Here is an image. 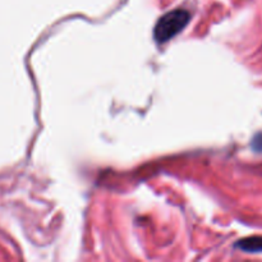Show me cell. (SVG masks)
<instances>
[{
  "mask_svg": "<svg viewBox=\"0 0 262 262\" xmlns=\"http://www.w3.org/2000/svg\"><path fill=\"white\" fill-rule=\"evenodd\" d=\"M191 20V13L186 9H174L164 14L158 20L154 30V37L158 42H166L176 37Z\"/></svg>",
  "mask_w": 262,
  "mask_h": 262,
  "instance_id": "1",
  "label": "cell"
},
{
  "mask_svg": "<svg viewBox=\"0 0 262 262\" xmlns=\"http://www.w3.org/2000/svg\"><path fill=\"white\" fill-rule=\"evenodd\" d=\"M237 247L245 252L258 253L262 252V235H255V237L245 238L237 243Z\"/></svg>",
  "mask_w": 262,
  "mask_h": 262,
  "instance_id": "2",
  "label": "cell"
},
{
  "mask_svg": "<svg viewBox=\"0 0 262 262\" xmlns=\"http://www.w3.org/2000/svg\"><path fill=\"white\" fill-rule=\"evenodd\" d=\"M253 147L257 151H262V135H258L253 141Z\"/></svg>",
  "mask_w": 262,
  "mask_h": 262,
  "instance_id": "3",
  "label": "cell"
}]
</instances>
